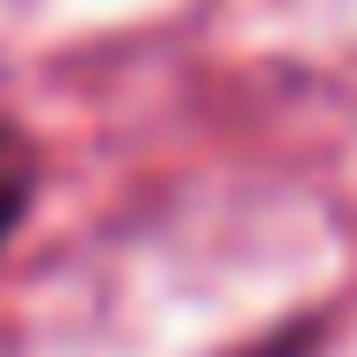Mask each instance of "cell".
<instances>
[{
	"label": "cell",
	"mask_w": 357,
	"mask_h": 357,
	"mask_svg": "<svg viewBox=\"0 0 357 357\" xmlns=\"http://www.w3.org/2000/svg\"><path fill=\"white\" fill-rule=\"evenodd\" d=\"M29 197H37V153H29L22 132H8V124H0V248H8V234L22 226Z\"/></svg>",
	"instance_id": "obj_1"
}]
</instances>
